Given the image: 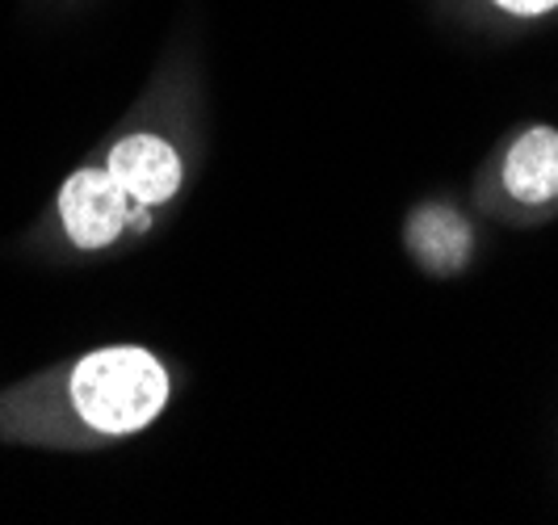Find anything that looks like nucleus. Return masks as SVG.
I'll use <instances>...</instances> for the list:
<instances>
[{"label": "nucleus", "instance_id": "1", "mask_svg": "<svg viewBox=\"0 0 558 525\" xmlns=\"http://www.w3.org/2000/svg\"><path fill=\"white\" fill-rule=\"evenodd\" d=\"M72 404L97 433H140L168 404V370L140 345H110L76 361Z\"/></svg>", "mask_w": 558, "mask_h": 525}, {"label": "nucleus", "instance_id": "5", "mask_svg": "<svg viewBox=\"0 0 558 525\" xmlns=\"http://www.w3.org/2000/svg\"><path fill=\"white\" fill-rule=\"evenodd\" d=\"M408 244H412L420 265H428L437 274H453L471 256V227L446 206H428L408 227Z\"/></svg>", "mask_w": 558, "mask_h": 525}, {"label": "nucleus", "instance_id": "3", "mask_svg": "<svg viewBox=\"0 0 558 525\" xmlns=\"http://www.w3.org/2000/svg\"><path fill=\"white\" fill-rule=\"evenodd\" d=\"M113 181L135 206H160L181 190V160L160 135H126L110 147Z\"/></svg>", "mask_w": 558, "mask_h": 525}, {"label": "nucleus", "instance_id": "6", "mask_svg": "<svg viewBox=\"0 0 558 525\" xmlns=\"http://www.w3.org/2000/svg\"><path fill=\"white\" fill-rule=\"evenodd\" d=\"M496 4H504L508 13H525V17H533V13H546V9H555L558 0H496Z\"/></svg>", "mask_w": 558, "mask_h": 525}, {"label": "nucleus", "instance_id": "4", "mask_svg": "<svg viewBox=\"0 0 558 525\" xmlns=\"http://www.w3.org/2000/svg\"><path fill=\"white\" fill-rule=\"evenodd\" d=\"M504 186L525 206H542L558 198V131L533 127L517 139L504 160Z\"/></svg>", "mask_w": 558, "mask_h": 525}, {"label": "nucleus", "instance_id": "2", "mask_svg": "<svg viewBox=\"0 0 558 525\" xmlns=\"http://www.w3.org/2000/svg\"><path fill=\"white\" fill-rule=\"evenodd\" d=\"M59 219L76 249H106L131 227L135 202L122 194V186L106 168H81L68 177V186L59 194Z\"/></svg>", "mask_w": 558, "mask_h": 525}]
</instances>
